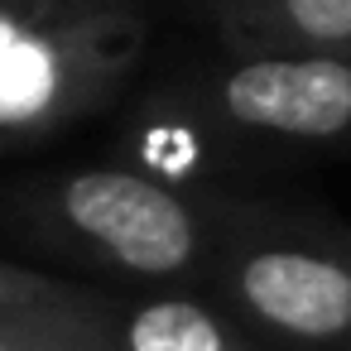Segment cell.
<instances>
[{"label": "cell", "mask_w": 351, "mask_h": 351, "mask_svg": "<svg viewBox=\"0 0 351 351\" xmlns=\"http://www.w3.org/2000/svg\"><path fill=\"white\" fill-rule=\"evenodd\" d=\"M221 53L351 58V0H207Z\"/></svg>", "instance_id": "8992f818"}, {"label": "cell", "mask_w": 351, "mask_h": 351, "mask_svg": "<svg viewBox=\"0 0 351 351\" xmlns=\"http://www.w3.org/2000/svg\"><path fill=\"white\" fill-rule=\"evenodd\" d=\"M149 49L145 5H111L0 44V154L111 106Z\"/></svg>", "instance_id": "277c9868"}, {"label": "cell", "mask_w": 351, "mask_h": 351, "mask_svg": "<svg viewBox=\"0 0 351 351\" xmlns=\"http://www.w3.org/2000/svg\"><path fill=\"white\" fill-rule=\"evenodd\" d=\"M346 351H351V346H346Z\"/></svg>", "instance_id": "8fae6325"}, {"label": "cell", "mask_w": 351, "mask_h": 351, "mask_svg": "<svg viewBox=\"0 0 351 351\" xmlns=\"http://www.w3.org/2000/svg\"><path fill=\"white\" fill-rule=\"evenodd\" d=\"M135 169L197 188L221 169L351 149V58L221 53L145 92L130 121Z\"/></svg>", "instance_id": "6da1fadb"}, {"label": "cell", "mask_w": 351, "mask_h": 351, "mask_svg": "<svg viewBox=\"0 0 351 351\" xmlns=\"http://www.w3.org/2000/svg\"><path fill=\"white\" fill-rule=\"evenodd\" d=\"M111 351H265L202 289H111Z\"/></svg>", "instance_id": "5b68a950"}, {"label": "cell", "mask_w": 351, "mask_h": 351, "mask_svg": "<svg viewBox=\"0 0 351 351\" xmlns=\"http://www.w3.org/2000/svg\"><path fill=\"white\" fill-rule=\"evenodd\" d=\"M0 351H111L106 346V313H97V317L0 313Z\"/></svg>", "instance_id": "ba28073f"}, {"label": "cell", "mask_w": 351, "mask_h": 351, "mask_svg": "<svg viewBox=\"0 0 351 351\" xmlns=\"http://www.w3.org/2000/svg\"><path fill=\"white\" fill-rule=\"evenodd\" d=\"M0 226L116 289H202L217 183L183 188L135 164H87L10 183Z\"/></svg>", "instance_id": "7a4b0ae2"}, {"label": "cell", "mask_w": 351, "mask_h": 351, "mask_svg": "<svg viewBox=\"0 0 351 351\" xmlns=\"http://www.w3.org/2000/svg\"><path fill=\"white\" fill-rule=\"evenodd\" d=\"M202 293L265 351L351 346V226L322 207L217 183Z\"/></svg>", "instance_id": "3957f363"}, {"label": "cell", "mask_w": 351, "mask_h": 351, "mask_svg": "<svg viewBox=\"0 0 351 351\" xmlns=\"http://www.w3.org/2000/svg\"><path fill=\"white\" fill-rule=\"evenodd\" d=\"M92 5H145V0H92Z\"/></svg>", "instance_id": "30bf717a"}, {"label": "cell", "mask_w": 351, "mask_h": 351, "mask_svg": "<svg viewBox=\"0 0 351 351\" xmlns=\"http://www.w3.org/2000/svg\"><path fill=\"white\" fill-rule=\"evenodd\" d=\"M111 289L53 274L39 265L0 260V313H58V317H97L106 313Z\"/></svg>", "instance_id": "52a82bcc"}, {"label": "cell", "mask_w": 351, "mask_h": 351, "mask_svg": "<svg viewBox=\"0 0 351 351\" xmlns=\"http://www.w3.org/2000/svg\"><path fill=\"white\" fill-rule=\"evenodd\" d=\"M92 10H111V5H92V0H0V44H10L39 25L92 15Z\"/></svg>", "instance_id": "9c48e42d"}]
</instances>
